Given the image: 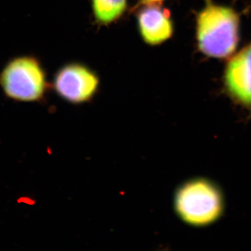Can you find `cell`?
<instances>
[{
	"instance_id": "cell-5",
	"label": "cell",
	"mask_w": 251,
	"mask_h": 251,
	"mask_svg": "<svg viewBox=\"0 0 251 251\" xmlns=\"http://www.w3.org/2000/svg\"><path fill=\"white\" fill-rule=\"evenodd\" d=\"M224 82L229 98L251 112V42L227 63Z\"/></svg>"
},
{
	"instance_id": "cell-3",
	"label": "cell",
	"mask_w": 251,
	"mask_h": 251,
	"mask_svg": "<svg viewBox=\"0 0 251 251\" xmlns=\"http://www.w3.org/2000/svg\"><path fill=\"white\" fill-rule=\"evenodd\" d=\"M0 87L7 98L34 103L44 100L50 84L39 57L34 54L16 56L0 72Z\"/></svg>"
},
{
	"instance_id": "cell-6",
	"label": "cell",
	"mask_w": 251,
	"mask_h": 251,
	"mask_svg": "<svg viewBox=\"0 0 251 251\" xmlns=\"http://www.w3.org/2000/svg\"><path fill=\"white\" fill-rule=\"evenodd\" d=\"M144 4L137 14L140 36L148 45H160L174 34L171 12L161 4Z\"/></svg>"
},
{
	"instance_id": "cell-1",
	"label": "cell",
	"mask_w": 251,
	"mask_h": 251,
	"mask_svg": "<svg viewBox=\"0 0 251 251\" xmlns=\"http://www.w3.org/2000/svg\"><path fill=\"white\" fill-rule=\"evenodd\" d=\"M196 16L198 49L207 57L223 59L231 55L239 40V14L228 6L204 0Z\"/></svg>"
},
{
	"instance_id": "cell-4",
	"label": "cell",
	"mask_w": 251,
	"mask_h": 251,
	"mask_svg": "<svg viewBox=\"0 0 251 251\" xmlns=\"http://www.w3.org/2000/svg\"><path fill=\"white\" fill-rule=\"evenodd\" d=\"M99 79L90 69L80 63H68L56 72L52 87L60 98L71 103L89 101L97 93Z\"/></svg>"
},
{
	"instance_id": "cell-7",
	"label": "cell",
	"mask_w": 251,
	"mask_h": 251,
	"mask_svg": "<svg viewBox=\"0 0 251 251\" xmlns=\"http://www.w3.org/2000/svg\"><path fill=\"white\" fill-rule=\"evenodd\" d=\"M92 5L97 22L107 25L123 16L127 9V0H92Z\"/></svg>"
},
{
	"instance_id": "cell-2",
	"label": "cell",
	"mask_w": 251,
	"mask_h": 251,
	"mask_svg": "<svg viewBox=\"0 0 251 251\" xmlns=\"http://www.w3.org/2000/svg\"><path fill=\"white\" fill-rule=\"evenodd\" d=\"M175 211L185 224L202 227L215 224L225 211L222 190L205 178H196L179 186L175 193Z\"/></svg>"
},
{
	"instance_id": "cell-8",
	"label": "cell",
	"mask_w": 251,
	"mask_h": 251,
	"mask_svg": "<svg viewBox=\"0 0 251 251\" xmlns=\"http://www.w3.org/2000/svg\"><path fill=\"white\" fill-rule=\"evenodd\" d=\"M143 4H161L164 0H141Z\"/></svg>"
}]
</instances>
